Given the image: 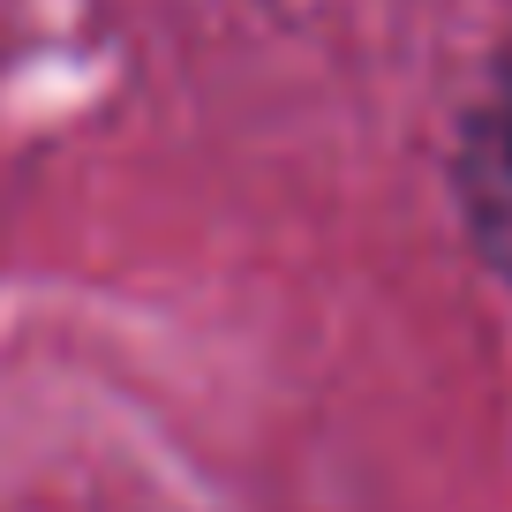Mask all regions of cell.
<instances>
[{
    "mask_svg": "<svg viewBox=\"0 0 512 512\" xmlns=\"http://www.w3.org/2000/svg\"><path fill=\"white\" fill-rule=\"evenodd\" d=\"M460 204H467L482 256L497 272H512V46L460 136Z\"/></svg>",
    "mask_w": 512,
    "mask_h": 512,
    "instance_id": "6da1fadb",
    "label": "cell"
}]
</instances>
